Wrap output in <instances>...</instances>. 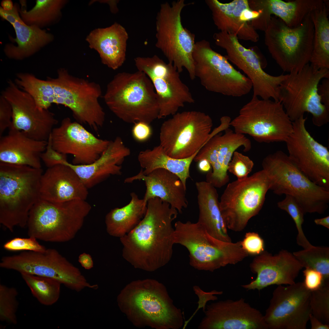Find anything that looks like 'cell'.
Segmentation results:
<instances>
[{"instance_id": "6da1fadb", "label": "cell", "mask_w": 329, "mask_h": 329, "mask_svg": "<svg viewBox=\"0 0 329 329\" xmlns=\"http://www.w3.org/2000/svg\"><path fill=\"white\" fill-rule=\"evenodd\" d=\"M178 212L158 197L147 201L146 213L132 230L120 238L123 258L134 267L154 271L171 260L174 243L173 221Z\"/></svg>"}, {"instance_id": "7a4b0ae2", "label": "cell", "mask_w": 329, "mask_h": 329, "mask_svg": "<svg viewBox=\"0 0 329 329\" xmlns=\"http://www.w3.org/2000/svg\"><path fill=\"white\" fill-rule=\"evenodd\" d=\"M28 91L39 108L48 109L52 104L63 105L71 110L76 122L92 129L100 126L105 119L99 101L102 94L100 85L74 76L65 68L58 70L55 78L43 80L34 77Z\"/></svg>"}, {"instance_id": "3957f363", "label": "cell", "mask_w": 329, "mask_h": 329, "mask_svg": "<svg viewBox=\"0 0 329 329\" xmlns=\"http://www.w3.org/2000/svg\"><path fill=\"white\" fill-rule=\"evenodd\" d=\"M121 311L135 324L157 329H179L184 318L165 287L153 279L134 281L121 292L117 298Z\"/></svg>"}, {"instance_id": "277c9868", "label": "cell", "mask_w": 329, "mask_h": 329, "mask_svg": "<svg viewBox=\"0 0 329 329\" xmlns=\"http://www.w3.org/2000/svg\"><path fill=\"white\" fill-rule=\"evenodd\" d=\"M103 97L111 111L125 122L150 124L158 118L157 95L150 80L142 72L115 75L108 84Z\"/></svg>"}, {"instance_id": "5b68a950", "label": "cell", "mask_w": 329, "mask_h": 329, "mask_svg": "<svg viewBox=\"0 0 329 329\" xmlns=\"http://www.w3.org/2000/svg\"><path fill=\"white\" fill-rule=\"evenodd\" d=\"M43 170L0 162V223L11 232L27 226L30 212L40 199Z\"/></svg>"}, {"instance_id": "8992f818", "label": "cell", "mask_w": 329, "mask_h": 329, "mask_svg": "<svg viewBox=\"0 0 329 329\" xmlns=\"http://www.w3.org/2000/svg\"><path fill=\"white\" fill-rule=\"evenodd\" d=\"M262 166L269 179L270 190L278 195L294 197L305 214H322L328 208L329 188L310 180L283 151L278 150L267 155Z\"/></svg>"}, {"instance_id": "52a82bcc", "label": "cell", "mask_w": 329, "mask_h": 329, "mask_svg": "<svg viewBox=\"0 0 329 329\" xmlns=\"http://www.w3.org/2000/svg\"><path fill=\"white\" fill-rule=\"evenodd\" d=\"M91 209L85 200L53 203L40 199L30 212L28 235L47 242L70 241L82 228Z\"/></svg>"}, {"instance_id": "ba28073f", "label": "cell", "mask_w": 329, "mask_h": 329, "mask_svg": "<svg viewBox=\"0 0 329 329\" xmlns=\"http://www.w3.org/2000/svg\"><path fill=\"white\" fill-rule=\"evenodd\" d=\"M174 243L189 253V264L199 271L213 272L242 261L249 254L241 241L227 242L210 235L197 222L178 221L174 225Z\"/></svg>"}, {"instance_id": "9c48e42d", "label": "cell", "mask_w": 329, "mask_h": 329, "mask_svg": "<svg viewBox=\"0 0 329 329\" xmlns=\"http://www.w3.org/2000/svg\"><path fill=\"white\" fill-rule=\"evenodd\" d=\"M324 78L329 79V69H317L310 64L300 71L289 73L279 88L278 101L292 122L307 112L312 115L315 126L320 127L329 122V109L321 102L318 87Z\"/></svg>"}, {"instance_id": "30bf717a", "label": "cell", "mask_w": 329, "mask_h": 329, "mask_svg": "<svg viewBox=\"0 0 329 329\" xmlns=\"http://www.w3.org/2000/svg\"><path fill=\"white\" fill-rule=\"evenodd\" d=\"M193 4L184 0L162 3L156 21L155 46L179 73L185 69L192 80L196 78L192 56L195 36L183 27L181 15L185 7Z\"/></svg>"}, {"instance_id": "8fae6325", "label": "cell", "mask_w": 329, "mask_h": 329, "mask_svg": "<svg viewBox=\"0 0 329 329\" xmlns=\"http://www.w3.org/2000/svg\"><path fill=\"white\" fill-rule=\"evenodd\" d=\"M310 14L294 27H288L278 18H273L265 30L270 53L284 72H298L310 62L314 34Z\"/></svg>"}, {"instance_id": "7c38bea8", "label": "cell", "mask_w": 329, "mask_h": 329, "mask_svg": "<svg viewBox=\"0 0 329 329\" xmlns=\"http://www.w3.org/2000/svg\"><path fill=\"white\" fill-rule=\"evenodd\" d=\"M230 126L235 132L248 134L260 143L285 142L293 129L292 122L280 101L253 96Z\"/></svg>"}, {"instance_id": "4fadbf2b", "label": "cell", "mask_w": 329, "mask_h": 329, "mask_svg": "<svg viewBox=\"0 0 329 329\" xmlns=\"http://www.w3.org/2000/svg\"><path fill=\"white\" fill-rule=\"evenodd\" d=\"M270 185L268 177L263 169L228 184L219 203L228 229L240 232L245 228L249 220L262 209Z\"/></svg>"}, {"instance_id": "5bb4252c", "label": "cell", "mask_w": 329, "mask_h": 329, "mask_svg": "<svg viewBox=\"0 0 329 329\" xmlns=\"http://www.w3.org/2000/svg\"><path fill=\"white\" fill-rule=\"evenodd\" d=\"M2 268L56 280L68 288L80 292L86 288L94 289L80 270L57 250L46 249L43 252L26 251L3 257Z\"/></svg>"}, {"instance_id": "9a60e30c", "label": "cell", "mask_w": 329, "mask_h": 329, "mask_svg": "<svg viewBox=\"0 0 329 329\" xmlns=\"http://www.w3.org/2000/svg\"><path fill=\"white\" fill-rule=\"evenodd\" d=\"M192 56L195 77L207 90L240 97L252 89L250 79L235 69L226 57L213 50L207 41L196 42Z\"/></svg>"}, {"instance_id": "2e32d148", "label": "cell", "mask_w": 329, "mask_h": 329, "mask_svg": "<svg viewBox=\"0 0 329 329\" xmlns=\"http://www.w3.org/2000/svg\"><path fill=\"white\" fill-rule=\"evenodd\" d=\"M172 116L161 126L160 145L175 158H185L198 153L210 137L211 118L196 111L177 112Z\"/></svg>"}, {"instance_id": "e0dca14e", "label": "cell", "mask_w": 329, "mask_h": 329, "mask_svg": "<svg viewBox=\"0 0 329 329\" xmlns=\"http://www.w3.org/2000/svg\"><path fill=\"white\" fill-rule=\"evenodd\" d=\"M134 62L138 70L144 73L153 84L159 105L158 119L173 115L185 104L194 103L189 87L172 63H166L156 55L138 56Z\"/></svg>"}, {"instance_id": "ac0fdd59", "label": "cell", "mask_w": 329, "mask_h": 329, "mask_svg": "<svg viewBox=\"0 0 329 329\" xmlns=\"http://www.w3.org/2000/svg\"><path fill=\"white\" fill-rule=\"evenodd\" d=\"M304 115L292 122L293 131L285 143L288 156L310 180L329 188V151L311 135Z\"/></svg>"}, {"instance_id": "d6986e66", "label": "cell", "mask_w": 329, "mask_h": 329, "mask_svg": "<svg viewBox=\"0 0 329 329\" xmlns=\"http://www.w3.org/2000/svg\"><path fill=\"white\" fill-rule=\"evenodd\" d=\"M236 35L221 31L215 34L214 38L217 45L226 50L227 59L242 70L251 81L253 97L278 101L280 86L288 74L274 76L266 73L263 69L259 56L241 44Z\"/></svg>"}, {"instance_id": "ffe728a7", "label": "cell", "mask_w": 329, "mask_h": 329, "mask_svg": "<svg viewBox=\"0 0 329 329\" xmlns=\"http://www.w3.org/2000/svg\"><path fill=\"white\" fill-rule=\"evenodd\" d=\"M310 292L302 282L278 285L264 318L270 329H306L311 313Z\"/></svg>"}, {"instance_id": "44dd1931", "label": "cell", "mask_w": 329, "mask_h": 329, "mask_svg": "<svg viewBox=\"0 0 329 329\" xmlns=\"http://www.w3.org/2000/svg\"><path fill=\"white\" fill-rule=\"evenodd\" d=\"M1 95L12 107L10 127L23 132L33 139L48 141L58 122L52 112L48 109L39 108L32 96L11 80Z\"/></svg>"}, {"instance_id": "7402d4cb", "label": "cell", "mask_w": 329, "mask_h": 329, "mask_svg": "<svg viewBox=\"0 0 329 329\" xmlns=\"http://www.w3.org/2000/svg\"><path fill=\"white\" fill-rule=\"evenodd\" d=\"M53 148L73 157L72 164L85 165L97 160L106 149L110 140L97 137L79 122L69 117L55 127L49 136Z\"/></svg>"}, {"instance_id": "603a6c76", "label": "cell", "mask_w": 329, "mask_h": 329, "mask_svg": "<svg viewBox=\"0 0 329 329\" xmlns=\"http://www.w3.org/2000/svg\"><path fill=\"white\" fill-rule=\"evenodd\" d=\"M199 329H268L264 315L245 299H228L207 305Z\"/></svg>"}, {"instance_id": "cb8c5ba5", "label": "cell", "mask_w": 329, "mask_h": 329, "mask_svg": "<svg viewBox=\"0 0 329 329\" xmlns=\"http://www.w3.org/2000/svg\"><path fill=\"white\" fill-rule=\"evenodd\" d=\"M251 271L256 278L242 287L247 290L260 291L272 285H291L303 267L293 254L282 250L273 255L264 251L250 264Z\"/></svg>"}, {"instance_id": "d4e9b609", "label": "cell", "mask_w": 329, "mask_h": 329, "mask_svg": "<svg viewBox=\"0 0 329 329\" xmlns=\"http://www.w3.org/2000/svg\"><path fill=\"white\" fill-rule=\"evenodd\" d=\"M88 189L70 167L59 164L48 168L42 175L40 199L53 203L86 200Z\"/></svg>"}, {"instance_id": "484cf974", "label": "cell", "mask_w": 329, "mask_h": 329, "mask_svg": "<svg viewBox=\"0 0 329 329\" xmlns=\"http://www.w3.org/2000/svg\"><path fill=\"white\" fill-rule=\"evenodd\" d=\"M19 4H14L12 9L6 11L0 7V16L13 26L16 34L12 40L16 45L11 44H6L4 51L9 58L21 60L29 57L38 51L41 48L52 41L54 36L35 26H29L25 23L21 19L19 12Z\"/></svg>"}, {"instance_id": "4316f807", "label": "cell", "mask_w": 329, "mask_h": 329, "mask_svg": "<svg viewBox=\"0 0 329 329\" xmlns=\"http://www.w3.org/2000/svg\"><path fill=\"white\" fill-rule=\"evenodd\" d=\"M137 180L144 182L146 190L143 199L146 203L150 198L158 197L180 214L187 207L186 188L176 175L167 170L158 168L145 175L141 169L136 175L126 178L124 182L132 183Z\"/></svg>"}, {"instance_id": "83f0119b", "label": "cell", "mask_w": 329, "mask_h": 329, "mask_svg": "<svg viewBox=\"0 0 329 329\" xmlns=\"http://www.w3.org/2000/svg\"><path fill=\"white\" fill-rule=\"evenodd\" d=\"M130 153L129 149L125 145L122 138L118 136L110 141L106 149L93 163L88 164L75 165L67 161L63 164L70 167L89 189L111 175H121V164Z\"/></svg>"}, {"instance_id": "f1b7e54d", "label": "cell", "mask_w": 329, "mask_h": 329, "mask_svg": "<svg viewBox=\"0 0 329 329\" xmlns=\"http://www.w3.org/2000/svg\"><path fill=\"white\" fill-rule=\"evenodd\" d=\"M9 129L0 138V162L41 168V155L48 141L33 139L12 127Z\"/></svg>"}, {"instance_id": "f546056e", "label": "cell", "mask_w": 329, "mask_h": 329, "mask_svg": "<svg viewBox=\"0 0 329 329\" xmlns=\"http://www.w3.org/2000/svg\"><path fill=\"white\" fill-rule=\"evenodd\" d=\"M128 34L117 23L105 28L96 29L87 37L90 47L98 53L101 62L114 70L121 67L126 59Z\"/></svg>"}, {"instance_id": "4dcf8cb0", "label": "cell", "mask_w": 329, "mask_h": 329, "mask_svg": "<svg viewBox=\"0 0 329 329\" xmlns=\"http://www.w3.org/2000/svg\"><path fill=\"white\" fill-rule=\"evenodd\" d=\"M199 218L197 222L213 237L225 242L232 240L222 218L216 188L205 181L196 182Z\"/></svg>"}, {"instance_id": "1f68e13d", "label": "cell", "mask_w": 329, "mask_h": 329, "mask_svg": "<svg viewBox=\"0 0 329 329\" xmlns=\"http://www.w3.org/2000/svg\"><path fill=\"white\" fill-rule=\"evenodd\" d=\"M129 203L111 210L106 215V230L110 235L119 238L129 232L140 222L147 210V203L134 192Z\"/></svg>"}, {"instance_id": "d6a6232c", "label": "cell", "mask_w": 329, "mask_h": 329, "mask_svg": "<svg viewBox=\"0 0 329 329\" xmlns=\"http://www.w3.org/2000/svg\"><path fill=\"white\" fill-rule=\"evenodd\" d=\"M197 154L185 158H175L168 156L159 145L152 149L141 151L138 160L144 175L157 169H164L177 175L186 187V181L190 177V166Z\"/></svg>"}, {"instance_id": "836d02e7", "label": "cell", "mask_w": 329, "mask_h": 329, "mask_svg": "<svg viewBox=\"0 0 329 329\" xmlns=\"http://www.w3.org/2000/svg\"><path fill=\"white\" fill-rule=\"evenodd\" d=\"M324 3L323 0H269L261 1L260 4L269 17L271 14H274L288 27H294L300 25L312 11L322 7Z\"/></svg>"}, {"instance_id": "e575fe53", "label": "cell", "mask_w": 329, "mask_h": 329, "mask_svg": "<svg viewBox=\"0 0 329 329\" xmlns=\"http://www.w3.org/2000/svg\"><path fill=\"white\" fill-rule=\"evenodd\" d=\"M328 1L310 14L314 26L313 50L310 62L317 69H329V20Z\"/></svg>"}, {"instance_id": "d590c367", "label": "cell", "mask_w": 329, "mask_h": 329, "mask_svg": "<svg viewBox=\"0 0 329 329\" xmlns=\"http://www.w3.org/2000/svg\"><path fill=\"white\" fill-rule=\"evenodd\" d=\"M212 12L214 24L221 31L228 32L229 29L238 33L245 26L239 19L245 9H249L246 0H235L228 3H223L217 0L205 1Z\"/></svg>"}, {"instance_id": "8d00e7d4", "label": "cell", "mask_w": 329, "mask_h": 329, "mask_svg": "<svg viewBox=\"0 0 329 329\" xmlns=\"http://www.w3.org/2000/svg\"><path fill=\"white\" fill-rule=\"evenodd\" d=\"M19 12L23 22L41 28L55 22L61 15V10L67 2L63 0H37L36 5L27 11L25 1H20Z\"/></svg>"}, {"instance_id": "74e56055", "label": "cell", "mask_w": 329, "mask_h": 329, "mask_svg": "<svg viewBox=\"0 0 329 329\" xmlns=\"http://www.w3.org/2000/svg\"><path fill=\"white\" fill-rule=\"evenodd\" d=\"M21 276L32 294L41 304L52 305L58 300L61 283L49 278L23 273Z\"/></svg>"}, {"instance_id": "f35d334b", "label": "cell", "mask_w": 329, "mask_h": 329, "mask_svg": "<svg viewBox=\"0 0 329 329\" xmlns=\"http://www.w3.org/2000/svg\"><path fill=\"white\" fill-rule=\"evenodd\" d=\"M293 255L303 267L314 269L323 275L324 282L329 279V248L312 246L295 252Z\"/></svg>"}, {"instance_id": "ab89813d", "label": "cell", "mask_w": 329, "mask_h": 329, "mask_svg": "<svg viewBox=\"0 0 329 329\" xmlns=\"http://www.w3.org/2000/svg\"><path fill=\"white\" fill-rule=\"evenodd\" d=\"M277 204L279 208L286 212L294 221L298 231L296 237L297 244L303 249L311 247L313 245L306 238L302 229L305 214L297 200L293 196L287 195L283 200L278 202Z\"/></svg>"}, {"instance_id": "60d3db41", "label": "cell", "mask_w": 329, "mask_h": 329, "mask_svg": "<svg viewBox=\"0 0 329 329\" xmlns=\"http://www.w3.org/2000/svg\"><path fill=\"white\" fill-rule=\"evenodd\" d=\"M16 288L0 284V320L10 324L17 323L16 312L19 303Z\"/></svg>"}, {"instance_id": "b9f144b4", "label": "cell", "mask_w": 329, "mask_h": 329, "mask_svg": "<svg viewBox=\"0 0 329 329\" xmlns=\"http://www.w3.org/2000/svg\"><path fill=\"white\" fill-rule=\"evenodd\" d=\"M310 304L311 314L323 323L329 324V282L310 292Z\"/></svg>"}, {"instance_id": "7bdbcfd3", "label": "cell", "mask_w": 329, "mask_h": 329, "mask_svg": "<svg viewBox=\"0 0 329 329\" xmlns=\"http://www.w3.org/2000/svg\"><path fill=\"white\" fill-rule=\"evenodd\" d=\"M254 164L248 156L235 151L228 164V171L235 176L237 179L243 180L249 176Z\"/></svg>"}, {"instance_id": "ee69618b", "label": "cell", "mask_w": 329, "mask_h": 329, "mask_svg": "<svg viewBox=\"0 0 329 329\" xmlns=\"http://www.w3.org/2000/svg\"><path fill=\"white\" fill-rule=\"evenodd\" d=\"M3 247L5 249L11 251L43 252L46 249L38 242L37 239L31 237L25 238H14L5 242Z\"/></svg>"}, {"instance_id": "f6af8a7d", "label": "cell", "mask_w": 329, "mask_h": 329, "mask_svg": "<svg viewBox=\"0 0 329 329\" xmlns=\"http://www.w3.org/2000/svg\"><path fill=\"white\" fill-rule=\"evenodd\" d=\"M241 244L243 249L249 255H258L264 251V241L256 233H246Z\"/></svg>"}, {"instance_id": "bcb514c9", "label": "cell", "mask_w": 329, "mask_h": 329, "mask_svg": "<svg viewBox=\"0 0 329 329\" xmlns=\"http://www.w3.org/2000/svg\"><path fill=\"white\" fill-rule=\"evenodd\" d=\"M45 150L41 155V159L47 168L62 164L67 161V155L60 153L54 150L52 147L49 137Z\"/></svg>"}, {"instance_id": "7dc6e473", "label": "cell", "mask_w": 329, "mask_h": 329, "mask_svg": "<svg viewBox=\"0 0 329 329\" xmlns=\"http://www.w3.org/2000/svg\"><path fill=\"white\" fill-rule=\"evenodd\" d=\"M303 272L304 278L302 283L305 287L310 291L318 289L324 284L323 276L320 272L312 269L305 268Z\"/></svg>"}, {"instance_id": "c3c4849f", "label": "cell", "mask_w": 329, "mask_h": 329, "mask_svg": "<svg viewBox=\"0 0 329 329\" xmlns=\"http://www.w3.org/2000/svg\"><path fill=\"white\" fill-rule=\"evenodd\" d=\"M12 110L11 106L2 95L0 97V137L12 125Z\"/></svg>"}, {"instance_id": "681fc988", "label": "cell", "mask_w": 329, "mask_h": 329, "mask_svg": "<svg viewBox=\"0 0 329 329\" xmlns=\"http://www.w3.org/2000/svg\"><path fill=\"white\" fill-rule=\"evenodd\" d=\"M134 124L132 133L136 141L143 142L147 140L151 137L152 131L150 124L143 122H136Z\"/></svg>"}, {"instance_id": "f907efd6", "label": "cell", "mask_w": 329, "mask_h": 329, "mask_svg": "<svg viewBox=\"0 0 329 329\" xmlns=\"http://www.w3.org/2000/svg\"><path fill=\"white\" fill-rule=\"evenodd\" d=\"M318 93L321 103L329 109V79L322 80L318 87Z\"/></svg>"}, {"instance_id": "816d5d0a", "label": "cell", "mask_w": 329, "mask_h": 329, "mask_svg": "<svg viewBox=\"0 0 329 329\" xmlns=\"http://www.w3.org/2000/svg\"><path fill=\"white\" fill-rule=\"evenodd\" d=\"M262 11L261 9L259 11H253L251 10L249 8L244 10L242 12L240 16V20L245 23L253 19L258 18L261 15H262Z\"/></svg>"}, {"instance_id": "f5cc1de1", "label": "cell", "mask_w": 329, "mask_h": 329, "mask_svg": "<svg viewBox=\"0 0 329 329\" xmlns=\"http://www.w3.org/2000/svg\"><path fill=\"white\" fill-rule=\"evenodd\" d=\"M78 261L81 266L86 270H90L94 266L92 258L89 254L83 253L78 257Z\"/></svg>"}, {"instance_id": "db71d44e", "label": "cell", "mask_w": 329, "mask_h": 329, "mask_svg": "<svg viewBox=\"0 0 329 329\" xmlns=\"http://www.w3.org/2000/svg\"><path fill=\"white\" fill-rule=\"evenodd\" d=\"M309 320L310 321L311 329H329V324H325L313 315L310 314Z\"/></svg>"}, {"instance_id": "11a10c76", "label": "cell", "mask_w": 329, "mask_h": 329, "mask_svg": "<svg viewBox=\"0 0 329 329\" xmlns=\"http://www.w3.org/2000/svg\"><path fill=\"white\" fill-rule=\"evenodd\" d=\"M198 168L203 172H209L210 171L211 166L210 162L206 159H202L198 162Z\"/></svg>"}, {"instance_id": "9f6ffc18", "label": "cell", "mask_w": 329, "mask_h": 329, "mask_svg": "<svg viewBox=\"0 0 329 329\" xmlns=\"http://www.w3.org/2000/svg\"><path fill=\"white\" fill-rule=\"evenodd\" d=\"M314 222L316 225H322L329 229V216L321 218L316 219Z\"/></svg>"}, {"instance_id": "6f0895ef", "label": "cell", "mask_w": 329, "mask_h": 329, "mask_svg": "<svg viewBox=\"0 0 329 329\" xmlns=\"http://www.w3.org/2000/svg\"><path fill=\"white\" fill-rule=\"evenodd\" d=\"M1 5L2 9L6 11H10L13 8V4L11 0H3L1 2Z\"/></svg>"}]
</instances>
